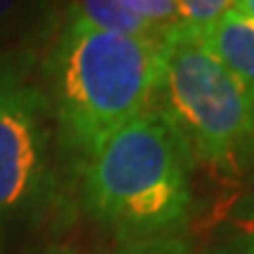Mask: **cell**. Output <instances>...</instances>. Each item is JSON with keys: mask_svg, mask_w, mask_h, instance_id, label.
<instances>
[{"mask_svg": "<svg viewBox=\"0 0 254 254\" xmlns=\"http://www.w3.org/2000/svg\"><path fill=\"white\" fill-rule=\"evenodd\" d=\"M165 40L111 33L68 7L45 57L43 75L59 136L82 163L151 104Z\"/></svg>", "mask_w": 254, "mask_h": 254, "instance_id": "obj_1", "label": "cell"}, {"mask_svg": "<svg viewBox=\"0 0 254 254\" xmlns=\"http://www.w3.org/2000/svg\"><path fill=\"white\" fill-rule=\"evenodd\" d=\"M193 167L184 136L151 101L85 163V209L120 245L177 236L193 212Z\"/></svg>", "mask_w": 254, "mask_h": 254, "instance_id": "obj_2", "label": "cell"}, {"mask_svg": "<svg viewBox=\"0 0 254 254\" xmlns=\"http://www.w3.org/2000/svg\"><path fill=\"white\" fill-rule=\"evenodd\" d=\"M151 101L165 111L184 136L195 165L236 177L238 151L247 134L254 104L243 85L184 24L172 26L167 33Z\"/></svg>", "mask_w": 254, "mask_h": 254, "instance_id": "obj_3", "label": "cell"}, {"mask_svg": "<svg viewBox=\"0 0 254 254\" xmlns=\"http://www.w3.org/2000/svg\"><path fill=\"white\" fill-rule=\"evenodd\" d=\"M50 118L33 50H0V226L31 207L45 184Z\"/></svg>", "mask_w": 254, "mask_h": 254, "instance_id": "obj_4", "label": "cell"}, {"mask_svg": "<svg viewBox=\"0 0 254 254\" xmlns=\"http://www.w3.org/2000/svg\"><path fill=\"white\" fill-rule=\"evenodd\" d=\"M189 31L243 85L254 104V19L231 7L207 26H189Z\"/></svg>", "mask_w": 254, "mask_h": 254, "instance_id": "obj_5", "label": "cell"}, {"mask_svg": "<svg viewBox=\"0 0 254 254\" xmlns=\"http://www.w3.org/2000/svg\"><path fill=\"white\" fill-rule=\"evenodd\" d=\"M50 12V0H0V50H33L31 43L45 31Z\"/></svg>", "mask_w": 254, "mask_h": 254, "instance_id": "obj_6", "label": "cell"}, {"mask_svg": "<svg viewBox=\"0 0 254 254\" xmlns=\"http://www.w3.org/2000/svg\"><path fill=\"white\" fill-rule=\"evenodd\" d=\"M71 7L97 28L120 33V36L127 38H136V40L163 43L167 33H170V28L148 24L141 17H136L132 12H127L125 7H120L116 0H73Z\"/></svg>", "mask_w": 254, "mask_h": 254, "instance_id": "obj_7", "label": "cell"}, {"mask_svg": "<svg viewBox=\"0 0 254 254\" xmlns=\"http://www.w3.org/2000/svg\"><path fill=\"white\" fill-rule=\"evenodd\" d=\"M207 254H254V193L231 205L214 228Z\"/></svg>", "mask_w": 254, "mask_h": 254, "instance_id": "obj_8", "label": "cell"}, {"mask_svg": "<svg viewBox=\"0 0 254 254\" xmlns=\"http://www.w3.org/2000/svg\"><path fill=\"white\" fill-rule=\"evenodd\" d=\"M177 21L184 26H207L233 7V0H172Z\"/></svg>", "mask_w": 254, "mask_h": 254, "instance_id": "obj_9", "label": "cell"}, {"mask_svg": "<svg viewBox=\"0 0 254 254\" xmlns=\"http://www.w3.org/2000/svg\"><path fill=\"white\" fill-rule=\"evenodd\" d=\"M113 254H195L189 240L177 233V236H160L148 238V240H134V243H123Z\"/></svg>", "mask_w": 254, "mask_h": 254, "instance_id": "obj_10", "label": "cell"}, {"mask_svg": "<svg viewBox=\"0 0 254 254\" xmlns=\"http://www.w3.org/2000/svg\"><path fill=\"white\" fill-rule=\"evenodd\" d=\"M116 2L120 7H125L127 12H132L148 24H155V26L172 28L179 24L172 0H116Z\"/></svg>", "mask_w": 254, "mask_h": 254, "instance_id": "obj_11", "label": "cell"}, {"mask_svg": "<svg viewBox=\"0 0 254 254\" xmlns=\"http://www.w3.org/2000/svg\"><path fill=\"white\" fill-rule=\"evenodd\" d=\"M238 174H245L254 179V109H252V120L247 127V134L240 144L238 151V163H236V177Z\"/></svg>", "mask_w": 254, "mask_h": 254, "instance_id": "obj_12", "label": "cell"}, {"mask_svg": "<svg viewBox=\"0 0 254 254\" xmlns=\"http://www.w3.org/2000/svg\"><path fill=\"white\" fill-rule=\"evenodd\" d=\"M233 7L238 12H243L245 17L254 19V0H233Z\"/></svg>", "mask_w": 254, "mask_h": 254, "instance_id": "obj_13", "label": "cell"}]
</instances>
